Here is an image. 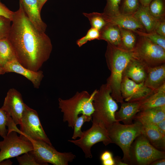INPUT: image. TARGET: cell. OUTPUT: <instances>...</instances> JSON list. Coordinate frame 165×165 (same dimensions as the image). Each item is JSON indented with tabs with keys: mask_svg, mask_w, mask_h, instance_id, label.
Wrapping results in <instances>:
<instances>
[{
	"mask_svg": "<svg viewBox=\"0 0 165 165\" xmlns=\"http://www.w3.org/2000/svg\"><path fill=\"white\" fill-rule=\"evenodd\" d=\"M8 39L16 60L24 67L37 72L49 58L53 46L50 38L38 30L21 5L14 12Z\"/></svg>",
	"mask_w": 165,
	"mask_h": 165,
	"instance_id": "obj_1",
	"label": "cell"
},
{
	"mask_svg": "<svg viewBox=\"0 0 165 165\" xmlns=\"http://www.w3.org/2000/svg\"><path fill=\"white\" fill-rule=\"evenodd\" d=\"M133 56L132 51L127 50L107 43L105 57L111 74L106 84L111 89L112 98L121 104L124 102L121 92L123 73Z\"/></svg>",
	"mask_w": 165,
	"mask_h": 165,
	"instance_id": "obj_2",
	"label": "cell"
},
{
	"mask_svg": "<svg viewBox=\"0 0 165 165\" xmlns=\"http://www.w3.org/2000/svg\"><path fill=\"white\" fill-rule=\"evenodd\" d=\"M97 91L95 90L91 94L86 91L78 92L69 99L59 98V108L63 113V121L68 123L69 127L73 128L79 114L91 116L94 110L93 102Z\"/></svg>",
	"mask_w": 165,
	"mask_h": 165,
	"instance_id": "obj_3",
	"label": "cell"
},
{
	"mask_svg": "<svg viewBox=\"0 0 165 165\" xmlns=\"http://www.w3.org/2000/svg\"><path fill=\"white\" fill-rule=\"evenodd\" d=\"M111 92L108 85L102 84L97 90L93 102L94 110L91 115L92 122L100 123L107 130L118 121L115 119V113L118 106L112 97Z\"/></svg>",
	"mask_w": 165,
	"mask_h": 165,
	"instance_id": "obj_4",
	"label": "cell"
},
{
	"mask_svg": "<svg viewBox=\"0 0 165 165\" xmlns=\"http://www.w3.org/2000/svg\"><path fill=\"white\" fill-rule=\"evenodd\" d=\"M142 124L138 121L131 124L124 125L117 121L107 129L112 143L118 145L122 150L123 160L124 161L131 162V145L134 140L142 134Z\"/></svg>",
	"mask_w": 165,
	"mask_h": 165,
	"instance_id": "obj_5",
	"label": "cell"
},
{
	"mask_svg": "<svg viewBox=\"0 0 165 165\" xmlns=\"http://www.w3.org/2000/svg\"><path fill=\"white\" fill-rule=\"evenodd\" d=\"M132 51L133 57L148 68L165 63V49L145 37L139 36Z\"/></svg>",
	"mask_w": 165,
	"mask_h": 165,
	"instance_id": "obj_6",
	"label": "cell"
},
{
	"mask_svg": "<svg viewBox=\"0 0 165 165\" xmlns=\"http://www.w3.org/2000/svg\"><path fill=\"white\" fill-rule=\"evenodd\" d=\"M29 141L33 147V149L30 152L41 165H47L48 163L54 165H68L75 158V155L72 152H59L52 145L45 141Z\"/></svg>",
	"mask_w": 165,
	"mask_h": 165,
	"instance_id": "obj_7",
	"label": "cell"
},
{
	"mask_svg": "<svg viewBox=\"0 0 165 165\" xmlns=\"http://www.w3.org/2000/svg\"><path fill=\"white\" fill-rule=\"evenodd\" d=\"M20 125V135L28 140L42 141L52 145L41 125L37 112L26 104Z\"/></svg>",
	"mask_w": 165,
	"mask_h": 165,
	"instance_id": "obj_8",
	"label": "cell"
},
{
	"mask_svg": "<svg viewBox=\"0 0 165 165\" xmlns=\"http://www.w3.org/2000/svg\"><path fill=\"white\" fill-rule=\"evenodd\" d=\"M80 148L86 158H91V149L96 143L102 142L105 145L112 143L107 129L102 125L92 122L91 127L83 132L82 136L78 140H68Z\"/></svg>",
	"mask_w": 165,
	"mask_h": 165,
	"instance_id": "obj_9",
	"label": "cell"
},
{
	"mask_svg": "<svg viewBox=\"0 0 165 165\" xmlns=\"http://www.w3.org/2000/svg\"><path fill=\"white\" fill-rule=\"evenodd\" d=\"M17 133L14 130L8 132L3 140L0 141V162L33 149L31 142Z\"/></svg>",
	"mask_w": 165,
	"mask_h": 165,
	"instance_id": "obj_10",
	"label": "cell"
},
{
	"mask_svg": "<svg viewBox=\"0 0 165 165\" xmlns=\"http://www.w3.org/2000/svg\"><path fill=\"white\" fill-rule=\"evenodd\" d=\"M135 147L136 160L141 165H148L158 159L165 158V152L154 147L142 134L138 137Z\"/></svg>",
	"mask_w": 165,
	"mask_h": 165,
	"instance_id": "obj_11",
	"label": "cell"
},
{
	"mask_svg": "<svg viewBox=\"0 0 165 165\" xmlns=\"http://www.w3.org/2000/svg\"><path fill=\"white\" fill-rule=\"evenodd\" d=\"M154 91L147 87L144 82L137 83L126 76H122L121 92L123 99L126 102H140Z\"/></svg>",
	"mask_w": 165,
	"mask_h": 165,
	"instance_id": "obj_12",
	"label": "cell"
},
{
	"mask_svg": "<svg viewBox=\"0 0 165 165\" xmlns=\"http://www.w3.org/2000/svg\"><path fill=\"white\" fill-rule=\"evenodd\" d=\"M25 104L21 94L14 88L9 90L1 108L11 118L16 125H20Z\"/></svg>",
	"mask_w": 165,
	"mask_h": 165,
	"instance_id": "obj_13",
	"label": "cell"
},
{
	"mask_svg": "<svg viewBox=\"0 0 165 165\" xmlns=\"http://www.w3.org/2000/svg\"><path fill=\"white\" fill-rule=\"evenodd\" d=\"M2 68L5 73L13 72L24 76L31 82L35 88H39L44 77L42 71L30 70L22 66L16 60L7 63Z\"/></svg>",
	"mask_w": 165,
	"mask_h": 165,
	"instance_id": "obj_14",
	"label": "cell"
},
{
	"mask_svg": "<svg viewBox=\"0 0 165 165\" xmlns=\"http://www.w3.org/2000/svg\"><path fill=\"white\" fill-rule=\"evenodd\" d=\"M20 4L27 17L39 31L45 32L47 25L42 20L38 0H19Z\"/></svg>",
	"mask_w": 165,
	"mask_h": 165,
	"instance_id": "obj_15",
	"label": "cell"
},
{
	"mask_svg": "<svg viewBox=\"0 0 165 165\" xmlns=\"http://www.w3.org/2000/svg\"><path fill=\"white\" fill-rule=\"evenodd\" d=\"M103 13L107 24L115 25L120 28L132 31L145 32L143 26L133 15L120 14L115 16H109Z\"/></svg>",
	"mask_w": 165,
	"mask_h": 165,
	"instance_id": "obj_16",
	"label": "cell"
},
{
	"mask_svg": "<svg viewBox=\"0 0 165 165\" xmlns=\"http://www.w3.org/2000/svg\"><path fill=\"white\" fill-rule=\"evenodd\" d=\"M148 68L133 57L125 68L122 76H126L137 83L144 82Z\"/></svg>",
	"mask_w": 165,
	"mask_h": 165,
	"instance_id": "obj_17",
	"label": "cell"
},
{
	"mask_svg": "<svg viewBox=\"0 0 165 165\" xmlns=\"http://www.w3.org/2000/svg\"><path fill=\"white\" fill-rule=\"evenodd\" d=\"M145 85L155 91L165 84V63L148 68Z\"/></svg>",
	"mask_w": 165,
	"mask_h": 165,
	"instance_id": "obj_18",
	"label": "cell"
},
{
	"mask_svg": "<svg viewBox=\"0 0 165 165\" xmlns=\"http://www.w3.org/2000/svg\"><path fill=\"white\" fill-rule=\"evenodd\" d=\"M141 123L142 124V134L154 147L165 150V134L158 129L155 124Z\"/></svg>",
	"mask_w": 165,
	"mask_h": 165,
	"instance_id": "obj_19",
	"label": "cell"
},
{
	"mask_svg": "<svg viewBox=\"0 0 165 165\" xmlns=\"http://www.w3.org/2000/svg\"><path fill=\"white\" fill-rule=\"evenodd\" d=\"M165 119V105L146 109L137 114L134 119L141 123L155 124Z\"/></svg>",
	"mask_w": 165,
	"mask_h": 165,
	"instance_id": "obj_20",
	"label": "cell"
},
{
	"mask_svg": "<svg viewBox=\"0 0 165 165\" xmlns=\"http://www.w3.org/2000/svg\"><path fill=\"white\" fill-rule=\"evenodd\" d=\"M139 102H123L121 103L119 110L115 113V118L118 121H122L124 124L132 123V120L136 114L140 112Z\"/></svg>",
	"mask_w": 165,
	"mask_h": 165,
	"instance_id": "obj_21",
	"label": "cell"
},
{
	"mask_svg": "<svg viewBox=\"0 0 165 165\" xmlns=\"http://www.w3.org/2000/svg\"><path fill=\"white\" fill-rule=\"evenodd\" d=\"M133 15L139 21L147 32L154 31L156 26L161 20L152 16L149 12L148 7H144L141 4Z\"/></svg>",
	"mask_w": 165,
	"mask_h": 165,
	"instance_id": "obj_22",
	"label": "cell"
},
{
	"mask_svg": "<svg viewBox=\"0 0 165 165\" xmlns=\"http://www.w3.org/2000/svg\"><path fill=\"white\" fill-rule=\"evenodd\" d=\"M140 112L165 105V84L144 100L139 102Z\"/></svg>",
	"mask_w": 165,
	"mask_h": 165,
	"instance_id": "obj_23",
	"label": "cell"
},
{
	"mask_svg": "<svg viewBox=\"0 0 165 165\" xmlns=\"http://www.w3.org/2000/svg\"><path fill=\"white\" fill-rule=\"evenodd\" d=\"M100 32V40H105L108 43L120 47L121 35L120 28L118 26L107 24Z\"/></svg>",
	"mask_w": 165,
	"mask_h": 165,
	"instance_id": "obj_24",
	"label": "cell"
},
{
	"mask_svg": "<svg viewBox=\"0 0 165 165\" xmlns=\"http://www.w3.org/2000/svg\"><path fill=\"white\" fill-rule=\"evenodd\" d=\"M15 60H16V59L14 53L8 38L0 39L1 67L3 68L7 63Z\"/></svg>",
	"mask_w": 165,
	"mask_h": 165,
	"instance_id": "obj_25",
	"label": "cell"
},
{
	"mask_svg": "<svg viewBox=\"0 0 165 165\" xmlns=\"http://www.w3.org/2000/svg\"><path fill=\"white\" fill-rule=\"evenodd\" d=\"M119 28L121 38L120 47L127 50L132 51L137 41L135 33L131 30Z\"/></svg>",
	"mask_w": 165,
	"mask_h": 165,
	"instance_id": "obj_26",
	"label": "cell"
},
{
	"mask_svg": "<svg viewBox=\"0 0 165 165\" xmlns=\"http://www.w3.org/2000/svg\"><path fill=\"white\" fill-rule=\"evenodd\" d=\"M83 15L89 20L91 27L101 31L107 24L103 13H83Z\"/></svg>",
	"mask_w": 165,
	"mask_h": 165,
	"instance_id": "obj_27",
	"label": "cell"
},
{
	"mask_svg": "<svg viewBox=\"0 0 165 165\" xmlns=\"http://www.w3.org/2000/svg\"><path fill=\"white\" fill-rule=\"evenodd\" d=\"M151 14L159 20L164 18L165 0H152L148 6Z\"/></svg>",
	"mask_w": 165,
	"mask_h": 165,
	"instance_id": "obj_28",
	"label": "cell"
},
{
	"mask_svg": "<svg viewBox=\"0 0 165 165\" xmlns=\"http://www.w3.org/2000/svg\"><path fill=\"white\" fill-rule=\"evenodd\" d=\"M140 5L139 0H122L119 8L120 13L133 15L138 10Z\"/></svg>",
	"mask_w": 165,
	"mask_h": 165,
	"instance_id": "obj_29",
	"label": "cell"
},
{
	"mask_svg": "<svg viewBox=\"0 0 165 165\" xmlns=\"http://www.w3.org/2000/svg\"><path fill=\"white\" fill-rule=\"evenodd\" d=\"M139 36L147 38L152 42L165 49V37L153 31L147 32L139 31H133Z\"/></svg>",
	"mask_w": 165,
	"mask_h": 165,
	"instance_id": "obj_30",
	"label": "cell"
},
{
	"mask_svg": "<svg viewBox=\"0 0 165 165\" xmlns=\"http://www.w3.org/2000/svg\"><path fill=\"white\" fill-rule=\"evenodd\" d=\"M92 120L91 116L82 114L77 118L75 122L73 128L74 132L72 138L75 140L78 137L80 138L83 133L81 128L84 123Z\"/></svg>",
	"mask_w": 165,
	"mask_h": 165,
	"instance_id": "obj_31",
	"label": "cell"
},
{
	"mask_svg": "<svg viewBox=\"0 0 165 165\" xmlns=\"http://www.w3.org/2000/svg\"><path fill=\"white\" fill-rule=\"evenodd\" d=\"M122 0H106L103 13L109 16H115L120 14L119 8Z\"/></svg>",
	"mask_w": 165,
	"mask_h": 165,
	"instance_id": "obj_32",
	"label": "cell"
},
{
	"mask_svg": "<svg viewBox=\"0 0 165 165\" xmlns=\"http://www.w3.org/2000/svg\"><path fill=\"white\" fill-rule=\"evenodd\" d=\"M100 32L98 30L91 27L87 31L86 34L83 37L78 39L76 43L80 47L86 44L88 41L94 39L100 40Z\"/></svg>",
	"mask_w": 165,
	"mask_h": 165,
	"instance_id": "obj_33",
	"label": "cell"
},
{
	"mask_svg": "<svg viewBox=\"0 0 165 165\" xmlns=\"http://www.w3.org/2000/svg\"><path fill=\"white\" fill-rule=\"evenodd\" d=\"M9 19L0 16V40L8 38L11 27Z\"/></svg>",
	"mask_w": 165,
	"mask_h": 165,
	"instance_id": "obj_34",
	"label": "cell"
},
{
	"mask_svg": "<svg viewBox=\"0 0 165 165\" xmlns=\"http://www.w3.org/2000/svg\"><path fill=\"white\" fill-rule=\"evenodd\" d=\"M24 154L21 156L16 157L20 165H41L30 151Z\"/></svg>",
	"mask_w": 165,
	"mask_h": 165,
	"instance_id": "obj_35",
	"label": "cell"
},
{
	"mask_svg": "<svg viewBox=\"0 0 165 165\" xmlns=\"http://www.w3.org/2000/svg\"><path fill=\"white\" fill-rule=\"evenodd\" d=\"M8 114L1 108H0V136L3 138L8 133L6 128L8 123Z\"/></svg>",
	"mask_w": 165,
	"mask_h": 165,
	"instance_id": "obj_36",
	"label": "cell"
},
{
	"mask_svg": "<svg viewBox=\"0 0 165 165\" xmlns=\"http://www.w3.org/2000/svg\"><path fill=\"white\" fill-rule=\"evenodd\" d=\"M14 12L8 8L0 0V16H5L12 20Z\"/></svg>",
	"mask_w": 165,
	"mask_h": 165,
	"instance_id": "obj_37",
	"label": "cell"
},
{
	"mask_svg": "<svg viewBox=\"0 0 165 165\" xmlns=\"http://www.w3.org/2000/svg\"><path fill=\"white\" fill-rule=\"evenodd\" d=\"M154 31L165 37V20L164 18L160 20L156 26Z\"/></svg>",
	"mask_w": 165,
	"mask_h": 165,
	"instance_id": "obj_38",
	"label": "cell"
},
{
	"mask_svg": "<svg viewBox=\"0 0 165 165\" xmlns=\"http://www.w3.org/2000/svg\"><path fill=\"white\" fill-rule=\"evenodd\" d=\"M155 124L158 129L163 134H165V119Z\"/></svg>",
	"mask_w": 165,
	"mask_h": 165,
	"instance_id": "obj_39",
	"label": "cell"
},
{
	"mask_svg": "<svg viewBox=\"0 0 165 165\" xmlns=\"http://www.w3.org/2000/svg\"><path fill=\"white\" fill-rule=\"evenodd\" d=\"M113 158L112 154L108 151H105L101 155L100 159L102 161Z\"/></svg>",
	"mask_w": 165,
	"mask_h": 165,
	"instance_id": "obj_40",
	"label": "cell"
},
{
	"mask_svg": "<svg viewBox=\"0 0 165 165\" xmlns=\"http://www.w3.org/2000/svg\"><path fill=\"white\" fill-rule=\"evenodd\" d=\"M103 165H116L115 160L113 158L102 161Z\"/></svg>",
	"mask_w": 165,
	"mask_h": 165,
	"instance_id": "obj_41",
	"label": "cell"
},
{
	"mask_svg": "<svg viewBox=\"0 0 165 165\" xmlns=\"http://www.w3.org/2000/svg\"><path fill=\"white\" fill-rule=\"evenodd\" d=\"M151 164L153 165H165V158H162L152 162Z\"/></svg>",
	"mask_w": 165,
	"mask_h": 165,
	"instance_id": "obj_42",
	"label": "cell"
},
{
	"mask_svg": "<svg viewBox=\"0 0 165 165\" xmlns=\"http://www.w3.org/2000/svg\"><path fill=\"white\" fill-rule=\"evenodd\" d=\"M152 0H139L141 5L144 7H148Z\"/></svg>",
	"mask_w": 165,
	"mask_h": 165,
	"instance_id": "obj_43",
	"label": "cell"
},
{
	"mask_svg": "<svg viewBox=\"0 0 165 165\" xmlns=\"http://www.w3.org/2000/svg\"><path fill=\"white\" fill-rule=\"evenodd\" d=\"M47 0H38V7L40 12L41 11L43 6Z\"/></svg>",
	"mask_w": 165,
	"mask_h": 165,
	"instance_id": "obj_44",
	"label": "cell"
},
{
	"mask_svg": "<svg viewBox=\"0 0 165 165\" xmlns=\"http://www.w3.org/2000/svg\"><path fill=\"white\" fill-rule=\"evenodd\" d=\"M12 163L13 162L9 159H6L5 161L4 160L0 162V165H11Z\"/></svg>",
	"mask_w": 165,
	"mask_h": 165,
	"instance_id": "obj_45",
	"label": "cell"
},
{
	"mask_svg": "<svg viewBox=\"0 0 165 165\" xmlns=\"http://www.w3.org/2000/svg\"><path fill=\"white\" fill-rule=\"evenodd\" d=\"M5 73L3 68L0 66V75L3 74Z\"/></svg>",
	"mask_w": 165,
	"mask_h": 165,
	"instance_id": "obj_46",
	"label": "cell"
},
{
	"mask_svg": "<svg viewBox=\"0 0 165 165\" xmlns=\"http://www.w3.org/2000/svg\"></svg>",
	"mask_w": 165,
	"mask_h": 165,
	"instance_id": "obj_47",
	"label": "cell"
}]
</instances>
